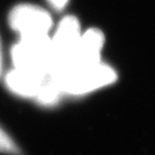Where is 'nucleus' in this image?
I'll return each instance as SVG.
<instances>
[{"label": "nucleus", "mask_w": 155, "mask_h": 155, "mask_svg": "<svg viewBox=\"0 0 155 155\" xmlns=\"http://www.w3.org/2000/svg\"><path fill=\"white\" fill-rule=\"evenodd\" d=\"M61 96H63V93H61L60 87L49 76L48 79L40 88L38 95L35 96V100L42 107H52L60 102Z\"/></svg>", "instance_id": "obj_7"}, {"label": "nucleus", "mask_w": 155, "mask_h": 155, "mask_svg": "<svg viewBox=\"0 0 155 155\" xmlns=\"http://www.w3.org/2000/svg\"><path fill=\"white\" fill-rule=\"evenodd\" d=\"M1 69H2V61H1V52H0V75H1Z\"/></svg>", "instance_id": "obj_10"}, {"label": "nucleus", "mask_w": 155, "mask_h": 155, "mask_svg": "<svg viewBox=\"0 0 155 155\" xmlns=\"http://www.w3.org/2000/svg\"><path fill=\"white\" fill-rule=\"evenodd\" d=\"M49 75L15 69L6 74L5 85L11 93L22 98L35 99Z\"/></svg>", "instance_id": "obj_6"}, {"label": "nucleus", "mask_w": 155, "mask_h": 155, "mask_svg": "<svg viewBox=\"0 0 155 155\" xmlns=\"http://www.w3.org/2000/svg\"><path fill=\"white\" fill-rule=\"evenodd\" d=\"M105 42L104 33L98 28H90L82 33L76 48L67 64L52 78L60 77L67 73L94 66L101 61V51Z\"/></svg>", "instance_id": "obj_5"}, {"label": "nucleus", "mask_w": 155, "mask_h": 155, "mask_svg": "<svg viewBox=\"0 0 155 155\" xmlns=\"http://www.w3.org/2000/svg\"><path fill=\"white\" fill-rule=\"evenodd\" d=\"M82 35L79 19L74 15H67L51 38V76L58 74L67 64Z\"/></svg>", "instance_id": "obj_4"}, {"label": "nucleus", "mask_w": 155, "mask_h": 155, "mask_svg": "<svg viewBox=\"0 0 155 155\" xmlns=\"http://www.w3.org/2000/svg\"><path fill=\"white\" fill-rule=\"evenodd\" d=\"M11 60L15 69L49 75L51 70L49 35L20 38L12 46Z\"/></svg>", "instance_id": "obj_2"}, {"label": "nucleus", "mask_w": 155, "mask_h": 155, "mask_svg": "<svg viewBox=\"0 0 155 155\" xmlns=\"http://www.w3.org/2000/svg\"><path fill=\"white\" fill-rule=\"evenodd\" d=\"M8 23L20 38L48 35L52 26L51 15L38 5L18 4L9 13Z\"/></svg>", "instance_id": "obj_3"}, {"label": "nucleus", "mask_w": 155, "mask_h": 155, "mask_svg": "<svg viewBox=\"0 0 155 155\" xmlns=\"http://www.w3.org/2000/svg\"><path fill=\"white\" fill-rule=\"evenodd\" d=\"M0 153L8 155H22L19 146L0 127Z\"/></svg>", "instance_id": "obj_8"}, {"label": "nucleus", "mask_w": 155, "mask_h": 155, "mask_svg": "<svg viewBox=\"0 0 155 155\" xmlns=\"http://www.w3.org/2000/svg\"><path fill=\"white\" fill-rule=\"evenodd\" d=\"M117 78L116 71L112 67L100 61L94 66L52 79L60 87L63 95L83 96L115 83Z\"/></svg>", "instance_id": "obj_1"}, {"label": "nucleus", "mask_w": 155, "mask_h": 155, "mask_svg": "<svg viewBox=\"0 0 155 155\" xmlns=\"http://www.w3.org/2000/svg\"><path fill=\"white\" fill-rule=\"evenodd\" d=\"M49 6L55 11H61L67 7L70 0H45Z\"/></svg>", "instance_id": "obj_9"}]
</instances>
